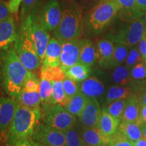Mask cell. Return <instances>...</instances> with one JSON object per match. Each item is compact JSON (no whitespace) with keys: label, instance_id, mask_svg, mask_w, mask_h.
<instances>
[{"label":"cell","instance_id":"obj_1","mask_svg":"<svg viewBox=\"0 0 146 146\" xmlns=\"http://www.w3.org/2000/svg\"><path fill=\"white\" fill-rule=\"evenodd\" d=\"M31 72L20 60L14 46L0 52V85L11 98L17 101Z\"/></svg>","mask_w":146,"mask_h":146},{"label":"cell","instance_id":"obj_2","mask_svg":"<svg viewBox=\"0 0 146 146\" xmlns=\"http://www.w3.org/2000/svg\"><path fill=\"white\" fill-rule=\"evenodd\" d=\"M41 116V109L31 108L18 103L14 118L5 135L6 146L31 139L35 127Z\"/></svg>","mask_w":146,"mask_h":146},{"label":"cell","instance_id":"obj_3","mask_svg":"<svg viewBox=\"0 0 146 146\" xmlns=\"http://www.w3.org/2000/svg\"><path fill=\"white\" fill-rule=\"evenodd\" d=\"M118 12L116 0H106L93 7L83 15V33L88 36L101 34L114 22Z\"/></svg>","mask_w":146,"mask_h":146},{"label":"cell","instance_id":"obj_4","mask_svg":"<svg viewBox=\"0 0 146 146\" xmlns=\"http://www.w3.org/2000/svg\"><path fill=\"white\" fill-rule=\"evenodd\" d=\"M83 34V14L81 5L71 2L62 12L59 25L53 31V36L58 40L80 39Z\"/></svg>","mask_w":146,"mask_h":146},{"label":"cell","instance_id":"obj_5","mask_svg":"<svg viewBox=\"0 0 146 146\" xmlns=\"http://www.w3.org/2000/svg\"><path fill=\"white\" fill-rule=\"evenodd\" d=\"M118 23L108 35V38L114 43H120L133 47L143 37L145 29V21L143 17L133 21H124L116 18Z\"/></svg>","mask_w":146,"mask_h":146},{"label":"cell","instance_id":"obj_6","mask_svg":"<svg viewBox=\"0 0 146 146\" xmlns=\"http://www.w3.org/2000/svg\"><path fill=\"white\" fill-rule=\"evenodd\" d=\"M13 46L20 60L29 71L33 72L41 66V62L31 36L23 23H22L21 29L18 30Z\"/></svg>","mask_w":146,"mask_h":146},{"label":"cell","instance_id":"obj_7","mask_svg":"<svg viewBox=\"0 0 146 146\" xmlns=\"http://www.w3.org/2000/svg\"><path fill=\"white\" fill-rule=\"evenodd\" d=\"M41 117L43 123L60 131L66 132L76 123V116L59 104H41Z\"/></svg>","mask_w":146,"mask_h":146},{"label":"cell","instance_id":"obj_8","mask_svg":"<svg viewBox=\"0 0 146 146\" xmlns=\"http://www.w3.org/2000/svg\"><path fill=\"white\" fill-rule=\"evenodd\" d=\"M28 29L41 62L45 58V51L50 39L49 33L40 21L38 11L35 9L25 20L22 21Z\"/></svg>","mask_w":146,"mask_h":146},{"label":"cell","instance_id":"obj_9","mask_svg":"<svg viewBox=\"0 0 146 146\" xmlns=\"http://www.w3.org/2000/svg\"><path fill=\"white\" fill-rule=\"evenodd\" d=\"M33 140L45 146H66L65 132L50 127L45 123L35 126Z\"/></svg>","mask_w":146,"mask_h":146},{"label":"cell","instance_id":"obj_10","mask_svg":"<svg viewBox=\"0 0 146 146\" xmlns=\"http://www.w3.org/2000/svg\"><path fill=\"white\" fill-rule=\"evenodd\" d=\"M38 14L40 21L49 33L53 32L59 25L62 17L60 3L58 0H48Z\"/></svg>","mask_w":146,"mask_h":146},{"label":"cell","instance_id":"obj_11","mask_svg":"<svg viewBox=\"0 0 146 146\" xmlns=\"http://www.w3.org/2000/svg\"><path fill=\"white\" fill-rule=\"evenodd\" d=\"M62 45L60 68L66 72L72 66L79 62L81 39L60 40Z\"/></svg>","mask_w":146,"mask_h":146},{"label":"cell","instance_id":"obj_12","mask_svg":"<svg viewBox=\"0 0 146 146\" xmlns=\"http://www.w3.org/2000/svg\"><path fill=\"white\" fill-rule=\"evenodd\" d=\"M18 102L11 98L0 97V141L3 138L8 130L16 108Z\"/></svg>","mask_w":146,"mask_h":146},{"label":"cell","instance_id":"obj_13","mask_svg":"<svg viewBox=\"0 0 146 146\" xmlns=\"http://www.w3.org/2000/svg\"><path fill=\"white\" fill-rule=\"evenodd\" d=\"M102 110L96 98H89L78 118L84 127H98Z\"/></svg>","mask_w":146,"mask_h":146},{"label":"cell","instance_id":"obj_14","mask_svg":"<svg viewBox=\"0 0 146 146\" xmlns=\"http://www.w3.org/2000/svg\"><path fill=\"white\" fill-rule=\"evenodd\" d=\"M17 32L15 21L12 16L0 21V52L14 43Z\"/></svg>","mask_w":146,"mask_h":146},{"label":"cell","instance_id":"obj_15","mask_svg":"<svg viewBox=\"0 0 146 146\" xmlns=\"http://www.w3.org/2000/svg\"><path fill=\"white\" fill-rule=\"evenodd\" d=\"M119 5L116 18L124 21H133L141 18L145 14L139 8L136 0H116Z\"/></svg>","mask_w":146,"mask_h":146},{"label":"cell","instance_id":"obj_16","mask_svg":"<svg viewBox=\"0 0 146 146\" xmlns=\"http://www.w3.org/2000/svg\"><path fill=\"white\" fill-rule=\"evenodd\" d=\"M141 104L137 95L133 94L127 99L121 121L124 123H137L139 125L142 123L140 119Z\"/></svg>","mask_w":146,"mask_h":146},{"label":"cell","instance_id":"obj_17","mask_svg":"<svg viewBox=\"0 0 146 146\" xmlns=\"http://www.w3.org/2000/svg\"><path fill=\"white\" fill-rule=\"evenodd\" d=\"M114 43L108 38L100 39L97 43L98 62L103 68H109L114 51Z\"/></svg>","mask_w":146,"mask_h":146},{"label":"cell","instance_id":"obj_18","mask_svg":"<svg viewBox=\"0 0 146 146\" xmlns=\"http://www.w3.org/2000/svg\"><path fill=\"white\" fill-rule=\"evenodd\" d=\"M62 53V45L60 40L50 38L45 51V58L43 61V67H56L60 66V56Z\"/></svg>","mask_w":146,"mask_h":146},{"label":"cell","instance_id":"obj_19","mask_svg":"<svg viewBox=\"0 0 146 146\" xmlns=\"http://www.w3.org/2000/svg\"><path fill=\"white\" fill-rule=\"evenodd\" d=\"M81 137L87 146H101L108 144L110 137L103 134L99 127H83Z\"/></svg>","mask_w":146,"mask_h":146},{"label":"cell","instance_id":"obj_20","mask_svg":"<svg viewBox=\"0 0 146 146\" xmlns=\"http://www.w3.org/2000/svg\"><path fill=\"white\" fill-rule=\"evenodd\" d=\"M79 91L87 98H96L104 94L105 87L103 83L96 76L88 77L79 85Z\"/></svg>","mask_w":146,"mask_h":146},{"label":"cell","instance_id":"obj_21","mask_svg":"<svg viewBox=\"0 0 146 146\" xmlns=\"http://www.w3.org/2000/svg\"><path fill=\"white\" fill-rule=\"evenodd\" d=\"M98 61L97 47L89 39H81L79 62L91 67Z\"/></svg>","mask_w":146,"mask_h":146},{"label":"cell","instance_id":"obj_22","mask_svg":"<svg viewBox=\"0 0 146 146\" xmlns=\"http://www.w3.org/2000/svg\"><path fill=\"white\" fill-rule=\"evenodd\" d=\"M120 123V120L113 117L108 112L105 108L102 110L98 127L104 135L110 137L118 131Z\"/></svg>","mask_w":146,"mask_h":146},{"label":"cell","instance_id":"obj_23","mask_svg":"<svg viewBox=\"0 0 146 146\" xmlns=\"http://www.w3.org/2000/svg\"><path fill=\"white\" fill-rule=\"evenodd\" d=\"M118 131L135 143L143 138L141 126L137 123L120 122Z\"/></svg>","mask_w":146,"mask_h":146},{"label":"cell","instance_id":"obj_24","mask_svg":"<svg viewBox=\"0 0 146 146\" xmlns=\"http://www.w3.org/2000/svg\"><path fill=\"white\" fill-rule=\"evenodd\" d=\"M88 98L79 91L77 94L69 100L64 107L73 116L78 117L86 105Z\"/></svg>","mask_w":146,"mask_h":146},{"label":"cell","instance_id":"obj_25","mask_svg":"<svg viewBox=\"0 0 146 146\" xmlns=\"http://www.w3.org/2000/svg\"><path fill=\"white\" fill-rule=\"evenodd\" d=\"M133 95V89L129 87L114 85L109 88L106 96V103L107 104L110 102L120 100H126Z\"/></svg>","mask_w":146,"mask_h":146},{"label":"cell","instance_id":"obj_26","mask_svg":"<svg viewBox=\"0 0 146 146\" xmlns=\"http://www.w3.org/2000/svg\"><path fill=\"white\" fill-rule=\"evenodd\" d=\"M16 102L24 106L31 108L41 109L40 104L41 100L39 91H22Z\"/></svg>","mask_w":146,"mask_h":146},{"label":"cell","instance_id":"obj_27","mask_svg":"<svg viewBox=\"0 0 146 146\" xmlns=\"http://www.w3.org/2000/svg\"><path fill=\"white\" fill-rule=\"evenodd\" d=\"M90 70V67L78 62L66 71V77L80 83L89 77Z\"/></svg>","mask_w":146,"mask_h":146},{"label":"cell","instance_id":"obj_28","mask_svg":"<svg viewBox=\"0 0 146 146\" xmlns=\"http://www.w3.org/2000/svg\"><path fill=\"white\" fill-rule=\"evenodd\" d=\"M129 47H130L123 44L115 43L114 54L110 63L109 68H116L120 66L124 62H125L129 54Z\"/></svg>","mask_w":146,"mask_h":146},{"label":"cell","instance_id":"obj_29","mask_svg":"<svg viewBox=\"0 0 146 146\" xmlns=\"http://www.w3.org/2000/svg\"><path fill=\"white\" fill-rule=\"evenodd\" d=\"M112 80L116 85L126 86L131 83L133 78L131 72L125 66H119L115 68L112 73Z\"/></svg>","mask_w":146,"mask_h":146},{"label":"cell","instance_id":"obj_30","mask_svg":"<svg viewBox=\"0 0 146 146\" xmlns=\"http://www.w3.org/2000/svg\"><path fill=\"white\" fill-rule=\"evenodd\" d=\"M65 77V72L60 68V66L41 67V78H45L49 81L54 82L63 81Z\"/></svg>","mask_w":146,"mask_h":146},{"label":"cell","instance_id":"obj_31","mask_svg":"<svg viewBox=\"0 0 146 146\" xmlns=\"http://www.w3.org/2000/svg\"><path fill=\"white\" fill-rule=\"evenodd\" d=\"M66 146H81L84 144L81 137V130L76 125V123L72 127L65 132Z\"/></svg>","mask_w":146,"mask_h":146},{"label":"cell","instance_id":"obj_32","mask_svg":"<svg viewBox=\"0 0 146 146\" xmlns=\"http://www.w3.org/2000/svg\"><path fill=\"white\" fill-rule=\"evenodd\" d=\"M39 94L40 97H41V104L54 102L52 100V82L45 78H41Z\"/></svg>","mask_w":146,"mask_h":146},{"label":"cell","instance_id":"obj_33","mask_svg":"<svg viewBox=\"0 0 146 146\" xmlns=\"http://www.w3.org/2000/svg\"><path fill=\"white\" fill-rule=\"evenodd\" d=\"M52 87L53 102L54 103L59 104L64 106L68 102V100L66 96L64 90L62 81L52 82Z\"/></svg>","mask_w":146,"mask_h":146},{"label":"cell","instance_id":"obj_34","mask_svg":"<svg viewBox=\"0 0 146 146\" xmlns=\"http://www.w3.org/2000/svg\"><path fill=\"white\" fill-rule=\"evenodd\" d=\"M126 102H127V99L116 100L108 104V106L105 108L113 117L121 121L122 116L125 110Z\"/></svg>","mask_w":146,"mask_h":146},{"label":"cell","instance_id":"obj_35","mask_svg":"<svg viewBox=\"0 0 146 146\" xmlns=\"http://www.w3.org/2000/svg\"><path fill=\"white\" fill-rule=\"evenodd\" d=\"M65 94L69 100L79 92V84L74 80L65 77L62 81Z\"/></svg>","mask_w":146,"mask_h":146},{"label":"cell","instance_id":"obj_36","mask_svg":"<svg viewBox=\"0 0 146 146\" xmlns=\"http://www.w3.org/2000/svg\"><path fill=\"white\" fill-rule=\"evenodd\" d=\"M109 144L111 146H135V142L126 137L118 131L110 137Z\"/></svg>","mask_w":146,"mask_h":146},{"label":"cell","instance_id":"obj_37","mask_svg":"<svg viewBox=\"0 0 146 146\" xmlns=\"http://www.w3.org/2000/svg\"><path fill=\"white\" fill-rule=\"evenodd\" d=\"M142 58L139 48L137 47H134L129 51V54H128L127 58L125 60V66L128 69H131L137 64L140 62Z\"/></svg>","mask_w":146,"mask_h":146},{"label":"cell","instance_id":"obj_38","mask_svg":"<svg viewBox=\"0 0 146 146\" xmlns=\"http://www.w3.org/2000/svg\"><path fill=\"white\" fill-rule=\"evenodd\" d=\"M40 81L38 78L32 72L24 83L23 91H39Z\"/></svg>","mask_w":146,"mask_h":146},{"label":"cell","instance_id":"obj_39","mask_svg":"<svg viewBox=\"0 0 146 146\" xmlns=\"http://www.w3.org/2000/svg\"><path fill=\"white\" fill-rule=\"evenodd\" d=\"M131 74L133 79L139 81L146 78V65L143 61L140 62L131 68Z\"/></svg>","mask_w":146,"mask_h":146},{"label":"cell","instance_id":"obj_40","mask_svg":"<svg viewBox=\"0 0 146 146\" xmlns=\"http://www.w3.org/2000/svg\"><path fill=\"white\" fill-rule=\"evenodd\" d=\"M38 0H23L21 12V20L23 21L35 10Z\"/></svg>","mask_w":146,"mask_h":146},{"label":"cell","instance_id":"obj_41","mask_svg":"<svg viewBox=\"0 0 146 146\" xmlns=\"http://www.w3.org/2000/svg\"><path fill=\"white\" fill-rule=\"evenodd\" d=\"M10 16H12V12L8 4L2 0H0V21L7 19Z\"/></svg>","mask_w":146,"mask_h":146},{"label":"cell","instance_id":"obj_42","mask_svg":"<svg viewBox=\"0 0 146 146\" xmlns=\"http://www.w3.org/2000/svg\"><path fill=\"white\" fill-rule=\"evenodd\" d=\"M22 2H23V0H10L8 5L12 14H17L18 13L20 5Z\"/></svg>","mask_w":146,"mask_h":146},{"label":"cell","instance_id":"obj_43","mask_svg":"<svg viewBox=\"0 0 146 146\" xmlns=\"http://www.w3.org/2000/svg\"><path fill=\"white\" fill-rule=\"evenodd\" d=\"M139 92L137 95L141 106L146 105V83L142 87H140Z\"/></svg>","mask_w":146,"mask_h":146},{"label":"cell","instance_id":"obj_44","mask_svg":"<svg viewBox=\"0 0 146 146\" xmlns=\"http://www.w3.org/2000/svg\"><path fill=\"white\" fill-rule=\"evenodd\" d=\"M139 50L140 54H141L142 60L146 58V37L145 35H143V37L139 41Z\"/></svg>","mask_w":146,"mask_h":146},{"label":"cell","instance_id":"obj_45","mask_svg":"<svg viewBox=\"0 0 146 146\" xmlns=\"http://www.w3.org/2000/svg\"><path fill=\"white\" fill-rule=\"evenodd\" d=\"M104 1H106V0H81L84 4V6L85 5H87V6L91 7V8Z\"/></svg>","mask_w":146,"mask_h":146},{"label":"cell","instance_id":"obj_46","mask_svg":"<svg viewBox=\"0 0 146 146\" xmlns=\"http://www.w3.org/2000/svg\"><path fill=\"white\" fill-rule=\"evenodd\" d=\"M12 146H35V141L31 139L25 140V141L19 142V143L15 144Z\"/></svg>","mask_w":146,"mask_h":146},{"label":"cell","instance_id":"obj_47","mask_svg":"<svg viewBox=\"0 0 146 146\" xmlns=\"http://www.w3.org/2000/svg\"><path fill=\"white\" fill-rule=\"evenodd\" d=\"M140 119L141 123H146V105L141 106L140 110Z\"/></svg>","mask_w":146,"mask_h":146},{"label":"cell","instance_id":"obj_48","mask_svg":"<svg viewBox=\"0 0 146 146\" xmlns=\"http://www.w3.org/2000/svg\"><path fill=\"white\" fill-rule=\"evenodd\" d=\"M137 3L139 8L143 11L145 12L146 11V0H136Z\"/></svg>","mask_w":146,"mask_h":146},{"label":"cell","instance_id":"obj_49","mask_svg":"<svg viewBox=\"0 0 146 146\" xmlns=\"http://www.w3.org/2000/svg\"><path fill=\"white\" fill-rule=\"evenodd\" d=\"M135 146H146V139L144 138H142L141 139L138 140L135 143Z\"/></svg>","mask_w":146,"mask_h":146},{"label":"cell","instance_id":"obj_50","mask_svg":"<svg viewBox=\"0 0 146 146\" xmlns=\"http://www.w3.org/2000/svg\"><path fill=\"white\" fill-rule=\"evenodd\" d=\"M140 126H141V129L143 138L146 139V123H142L141 125H140Z\"/></svg>","mask_w":146,"mask_h":146},{"label":"cell","instance_id":"obj_51","mask_svg":"<svg viewBox=\"0 0 146 146\" xmlns=\"http://www.w3.org/2000/svg\"><path fill=\"white\" fill-rule=\"evenodd\" d=\"M35 146H45L43 145V144H41L40 143H38V142L35 141Z\"/></svg>","mask_w":146,"mask_h":146},{"label":"cell","instance_id":"obj_52","mask_svg":"<svg viewBox=\"0 0 146 146\" xmlns=\"http://www.w3.org/2000/svg\"><path fill=\"white\" fill-rule=\"evenodd\" d=\"M101 146H111V145L108 143V144H105V145H101Z\"/></svg>","mask_w":146,"mask_h":146},{"label":"cell","instance_id":"obj_53","mask_svg":"<svg viewBox=\"0 0 146 146\" xmlns=\"http://www.w3.org/2000/svg\"><path fill=\"white\" fill-rule=\"evenodd\" d=\"M144 15H145V18H145V21H146V11H145V14H144Z\"/></svg>","mask_w":146,"mask_h":146},{"label":"cell","instance_id":"obj_54","mask_svg":"<svg viewBox=\"0 0 146 146\" xmlns=\"http://www.w3.org/2000/svg\"><path fill=\"white\" fill-rule=\"evenodd\" d=\"M143 61L144 62V63H145V65H146V58H145V59H144V60H143Z\"/></svg>","mask_w":146,"mask_h":146},{"label":"cell","instance_id":"obj_55","mask_svg":"<svg viewBox=\"0 0 146 146\" xmlns=\"http://www.w3.org/2000/svg\"><path fill=\"white\" fill-rule=\"evenodd\" d=\"M144 35H145V37H146V29H145V33H144Z\"/></svg>","mask_w":146,"mask_h":146},{"label":"cell","instance_id":"obj_56","mask_svg":"<svg viewBox=\"0 0 146 146\" xmlns=\"http://www.w3.org/2000/svg\"><path fill=\"white\" fill-rule=\"evenodd\" d=\"M81 146H87V145H85V143H84V144H83V145H81Z\"/></svg>","mask_w":146,"mask_h":146}]
</instances>
